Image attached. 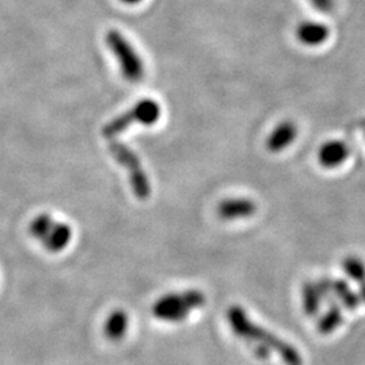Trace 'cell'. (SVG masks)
Here are the masks:
<instances>
[{
  "label": "cell",
  "instance_id": "cell-1",
  "mask_svg": "<svg viewBox=\"0 0 365 365\" xmlns=\"http://www.w3.org/2000/svg\"><path fill=\"white\" fill-rule=\"evenodd\" d=\"M227 321L240 339H245L253 345L255 353L260 359H268L271 352H276L286 365H303L300 353L291 344L264 327L256 325L242 307L232 306L227 310Z\"/></svg>",
  "mask_w": 365,
  "mask_h": 365
},
{
  "label": "cell",
  "instance_id": "cell-2",
  "mask_svg": "<svg viewBox=\"0 0 365 365\" xmlns=\"http://www.w3.org/2000/svg\"><path fill=\"white\" fill-rule=\"evenodd\" d=\"M206 297L197 289H190L179 294H168L157 300L152 309L157 319L164 322H180L191 312L203 307Z\"/></svg>",
  "mask_w": 365,
  "mask_h": 365
},
{
  "label": "cell",
  "instance_id": "cell-3",
  "mask_svg": "<svg viewBox=\"0 0 365 365\" xmlns=\"http://www.w3.org/2000/svg\"><path fill=\"white\" fill-rule=\"evenodd\" d=\"M108 152L129 173L131 190L138 200H146L152 194V184L146 175L140 157L137 156L129 146L119 141L111 140L108 144Z\"/></svg>",
  "mask_w": 365,
  "mask_h": 365
},
{
  "label": "cell",
  "instance_id": "cell-4",
  "mask_svg": "<svg viewBox=\"0 0 365 365\" xmlns=\"http://www.w3.org/2000/svg\"><path fill=\"white\" fill-rule=\"evenodd\" d=\"M30 235L43 244L46 250L58 253L72 240V229L63 222H56L49 214H39L30 223Z\"/></svg>",
  "mask_w": 365,
  "mask_h": 365
},
{
  "label": "cell",
  "instance_id": "cell-5",
  "mask_svg": "<svg viewBox=\"0 0 365 365\" xmlns=\"http://www.w3.org/2000/svg\"><path fill=\"white\" fill-rule=\"evenodd\" d=\"M161 115V108L157 105L155 101H143L140 103L134 106L130 111L119 115V117L113 119L108 122L103 128V135L106 138L114 140V137L119 135L120 133L130 128L134 123H141V125H153L158 120Z\"/></svg>",
  "mask_w": 365,
  "mask_h": 365
},
{
  "label": "cell",
  "instance_id": "cell-6",
  "mask_svg": "<svg viewBox=\"0 0 365 365\" xmlns=\"http://www.w3.org/2000/svg\"><path fill=\"white\" fill-rule=\"evenodd\" d=\"M107 45L108 48L115 54L120 69L123 73V78L129 80L131 83H138L144 78V64L140 56L133 49L128 39L125 38L117 30H110L107 33Z\"/></svg>",
  "mask_w": 365,
  "mask_h": 365
},
{
  "label": "cell",
  "instance_id": "cell-7",
  "mask_svg": "<svg viewBox=\"0 0 365 365\" xmlns=\"http://www.w3.org/2000/svg\"><path fill=\"white\" fill-rule=\"evenodd\" d=\"M217 211L221 220L235 221L250 218L257 211V206L248 197H235L222 200Z\"/></svg>",
  "mask_w": 365,
  "mask_h": 365
},
{
  "label": "cell",
  "instance_id": "cell-8",
  "mask_svg": "<svg viewBox=\"0 0 365 365\" xmlns=\"http://www.w3.org/2000/svg\"><path fill=\"white\" fill-rule=\"evenodd\" d=\"M348 156H349L348 145L339 140L327 141L318 150V161L324 168L327 170H333L342 165L346 161Z\"/></svg>",
  "mask_w": 365,
  "mask_h": 365
},
{
  "label": "cell",
  "instance_id": "cell-9",
  "mask_svg": "<svg viewBox=\"0 0 365 365\" xmlns=\"http://www.w3.org/2000/svg\"><path fill=\"white\" fill-rule=\"evenodd\" d=\"M297 135L298 129L295 123L291 120H284L279 123L267 138V149L272 153H279L292 144Z\"/></svg>",
  "mask_w": 365,
  "mask_h": 365
},
{
  "label": "cell",
  "instance_id": "cell-10",
  "mask_svg": "<svg viewBox=\"0 0 365 365\" xmlns=\"http://www.w3.org/2000/svg\"><path fill=\"white\" fill-rule=\"evenodd\" d=\"M329 27L319 22L304 21L297 27L295 36L306 46H319L329 38Z\"/></svg>",
  "mask_w": 365,
  "mask_h": 365
},
{
  "label": "cell",
  "instance_id": "cell-11",
  "mask_svg": "<svg viewBox=\"0 0 365 365\" xmlns=\"http://www.w3.org/2000/svg\"><path fill=\"white\" fill-rule=\"evenodd\" d=\"M342 268L359 287L360 299L365 303V264L360 257L346 256L342 260Z\"/></svg>",
  "mask_w": 365,
  "mask_h": 365
},
{
  "label": "cell",
  "instance_id": "cell-12",
  "mask_svg": "<svg viewBox=\"0 0 365 365\" xmlns=\"http://www.w3.org/2000/svg\"><path fill=\"white\" fill-rule=\"evenodd\" d=\"M331 294H334L339 298L341 304L351 312L357 310L360 306V295H357L344 279L331 280Z\"/></svg>",
  "mask_w": 365,
  "mask_h": 365
},
{
  "label": "cell",
  "instance_id": "cell-13",
  "mask_svg": "<svg viewBox=\"0 0 365 365\" xmlns=\"http://www.w3.org/2000/svg\"><path fill=\"white\" fill-rule=\"evenodd\" d=\"M129 327V317L123 310H115L107 318L105 325L106 337L111 341L123 339Z\"/></svg>",
  "mask_w": 365,
  "mask_h": 365
},
{
  "label": "cell",
  "instance_id": "cell-14",
  "mask_svg": "<svg viewBox=\"0 0 365 365\" xmlns=\"http://www.w3.org/2000/svg\"><path fill=\"white\" fill-rule=\"evenodd\" d=\"M319 300L321 292L319 288L314 283H304L302 288V302H303V310L309 317H314L319 310Z\"/></svg>",
  "mask_w": 365,
  "mask_h": 365
},
{
  "label": "cell",
  "instance_id": "cell-15",
  "mask_svg": "<svg viewBox=\"0 0 365 365\" xmlns=\"http://www.w3.org/2000/svg\"><path fill=\"white\" fill-rule=\"evenodd\" d=\"M342 324V313L341 309L337 304H331L329 307L327 313L324 314L318 322V331L324 336H327L333 333L334 330L339 329V325Z\"/></svg>",
  "mask_w": 365,
  "mask_h": 365
},
{
  "label": "cell",
  "instance_id": "cell-16",
  "mask_svg": "<svg viewBox=\"0 0 365 365\" xmlns=\"http://www.w3.org/2000/svg\"><path fill=\"white\" fill-rule=\"evenodd\" d=\"M314 7L321 13H331L334 10V0H309Z\"/></svg>",
  "mask_w": 365,
  "mask_h": 365
},
{
  "label": "cell",
  "instance_id": "cell-17",
  "mask_svg": "<svg viewBox=\"0 0 365 365\" xmlns=\"http://www.w3.org/2000/svg\"><path fill=\"white\" fill-rule=\"evenodd\" d=\"M123 3H128V4H135V3H138V1H141V0H122Z\"/></svg>",
  "mask_w": 365,
  "mask_h": 365
}]
</instances>
